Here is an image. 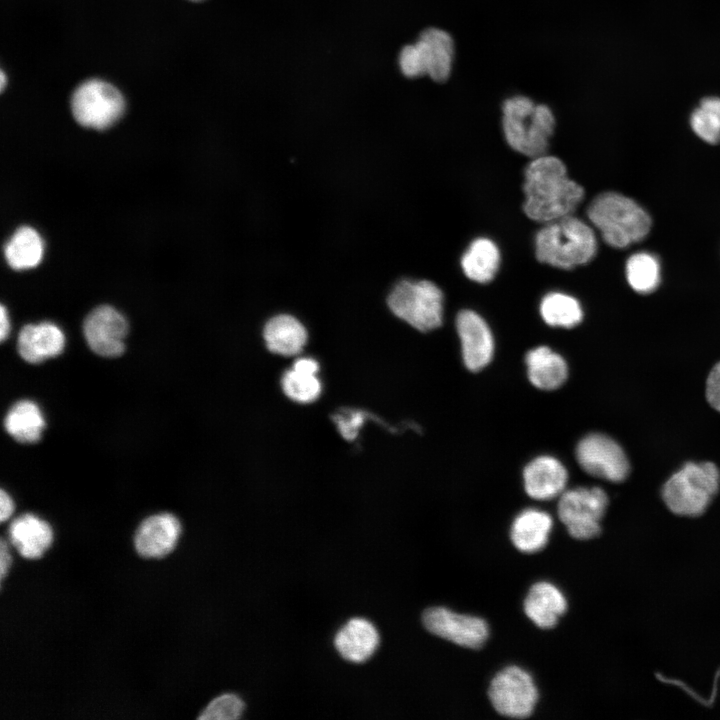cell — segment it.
I'll return each mask as SVG.
<instances>
[{
  "label": "cell",
  "mask_w": 720,
  "mask_h": 720,
  "mask_svg": "<svg viewBox=\"0 0 720 720\" xmlns=\"http://www.w3.org/2000/svg\"><path fill=\"white\" fill-rule=\"evenodd\" d=\"M587 215L603 240L614 248L641 241L652 224L650 216L639 204L616 192L596 196L588 206Z\"/></svg>",
  "instance_id": "cell-3"
},
{
  "label": "cell",
  "mask_w": 720,
  "mask_h": 720,
  "mask_svg": "<svg viewBox=\"0 0 720 720\" xmlns=\"http://www.w3.org/2000/svg\"><path fill=\"white\" fill-rule=\"evenodd\" d=\"M693 131L705 142H720V119L703 107L696 108L690 117Z\"/></svg>",
  "instance_id": "cell-31"
},
{
  "label": "cell",
  "mask_w": 720,
  "mask_h": 720,
  "mask_svg": "<svg viewBox=\"0 0 720 720\" xmlns=\"http://www.w3.org/2000/svg\"><path fill=\"white\" fill-rule=\"evenodd\" d=\"M540 314L553 327L572 328L583 319V310L578 300L561 292H551L542 298Z\"/></svg>",
  "instance_id": "cell-27"
},
{
  "label": "cell",
  "mask_w": 720,
  "mask_h": 720,
  "mask_svg": "<svg viewBox=\"0 0 720 720\" xmlns=\"http://www.w3.org/2000/svg\"><path fill=\"white\" fill-rule=\"evenodd\" d=\"M503 131L509 146L532 158L545 155L555 128L551 109L535 104L526 96H514L504 101Z\"/></svg>",
  "instance_id": "cell-4"
},
{
  "label": "cell",
  "mask_w": 720,
  "mask_h": 720,
  "mask_svg": "<svg viewBox=\"0 0 720 720\" xmlns=\"http://www.w3.org/2000/svg\"><path fill=\"white\" fill-rule=\"evenodd\" d=\"M500 264V252L488 238H477L470 243L461 258L464 274L477 283H488L496 275Z\"/></svg>",
  "instance_id": "cell-24"
},
{
  "label": "cell",
  "mask_w": 720,
  "mask_h": 720,
  "mask_svg": "<svg viewBox=\"0 0 720 720\" xmlns=\"http://www.w3.org/2000/svg\"><path fill=\"white\" fill-rule=\"evenodd\" d=\"M701 107L710 111L720 119V98L718 97H707L701 101Z\"/></svg>",
  "instance_id": "cell-38"
},
{
  "label": "cell",
  "mask_w": 720,
  "mask_h": 720,
  "mask_svg": "<svg viewBox=\"0 0 720 720\" xmlns=\"http://www.w3.org/2000/svg\"><path fill=\"white\" fill-rule=\"evenodd\" d=\"M127 332V320L109 305L93 309L83 323V333L89 347L103 357H118L124 352Z\"/></svg>",
  "instance_id": "cell-12"
},
{
  "label": "cell",
  "mask_w": 720,
  "mask_h": 720,
  "mask_svg": "<svg viewBox=\"0 0 720 720\" xmlns=\"http://www.w3.org/2000/svg\"><path fill=\"white\" fill-rule=\"evenodd\" d=\"M9 536L21 556L34 559L50 546L53 535L47 522L33 514H24L10 524Z\"/></svg>",
  "instance_id": "cell-23"
},
{
  "label": "cell",
  "mask_w": 720,
  "mask_h": 720,
  "mask_svg": "<svg viewBox=\"0 0 720 720\" xmlns=\"http://www.w3.org/2000/svg\"><path fill=\"white\" fill-rule=\"evenodd\" d=\"M292 368L301 373L316 375L319 370V365L316 360L304 357L297 359Z\"/></svg>",
  "instance_id": "cell-35"
},
{
  "label": "cell",
  "mask_w": 720,
  "mask_h": 720,
  "mask_svg": "<svg viewBox=\"0 0 720 720\" xmlns=\"http://www.w3.org/2000/svg\"><path fill=\"white\" fill-rule=\"evenodd\" d=\"M489 699L494 709L510 718H527L536 706L538 690L532 676L518 666H508L492 679Z\"/></svg>",
  "instance_id": "cell-9"
},
{
  "label": "cell",
  "mask_w": 720,
  "mask_h": 720,
  "mask_svg": "<svg viewBox=\"0 0 720 720\" xmlns=\"http://www.w3.org/2000/svg\"><path fill=\"white\" fill-rule=\"evenodd\" d=\"M5 85H6L5 72L3 70H1V85H0L1 91H3L5 89Z\"/></svg>",
  "instance_id": "cell-40"
},
{
  "label": "cell",
  "mask_w": 720,
  "mask_h": 720,
  "mask_svg": "<svg viewBox=\"0 0 720 720\" xmlns=\"http://www.w3.org/2000/svg\"><path fill=\"white\" fill-rule=\"evenodd\" d=\"M706 398L712 408L720 412V361L713 366L707 377Z\"/></svg>",
  "instance_id": "cell-33"
},
{
  "label": "cell",
  "mask_w": 720,
  "mask_h": 720,
  "mask_svg": "<svg viewBox=\"0 0 720 720\" xmlns=\"http://www.w3.org/2000/svg\"><path fill=\"white\" fill-rule=\"evenodd\" d=\"M720 471L712 462H688L662 488L668 509L679 516L701 515L717 494Z\"/></svg>",
  "instance_id": "cell-6"
},
{
  "label": "cell",
  "mask_w": 720,
  "mask_h": 720,
  "mask_svg": "<svg viewBox=\"0 0 720 720\" xmlns=\"http://www.w3.org/2000/svg\"><path fill=\"white\" fill-rule=\"evenodd\" d=\"M553 519L546 511L528 508L521 511L511 525L513 545L523 553L542 550L549 539Z\"/></svg>",
  "instance_id": "cell-21"
},
{
  "label": "cell",
  "mask_w": 720,
  "mask_h": 720,
  "mask_svg": "<svg viewBox=\"0 0 720 720\" xmlns=\"http://www.w3.org/2000/svg\"><path fill=\"white\" fill-rule=\"evenodd\" d=\"M244 702L237 695L223 694L213 699L198 717L201 720H235L241 717Z\"/></svg>",
  "instance_id": "cell-30"
},
{
  "label": "cell",
  "mask_w": 720,
  "mask_h": 720,
  "mask_svg": "<svg viewBox=\"0 0 720 720\" xmlns=\"http://www.w3.org/2000/svg\"><path fill=\"white\" fill-rule=\"evenodd\" d=\"M363 414L361 412L351 413L347 417L344 415L337 416L335 421L342 435L347 439H353L358 429L363 423Z\"/></svg>",
  "instance_id": "cell-34"
},
{
  "label": "cell",
  "mask_w": 720,
  "mask_h": 720,
  "mask_svg": "<svg viewBox=\"0 0 720 720\" xmlns=\"http://www.w3.org/2000/svg\"><path fill=\"white\" fill-rule=\"evenodd\" d=\"M423 624L430 633L471 649L482 647L489 635L484 619L459 614L445 607L428 608L423 614Z\"/></svg>",
  "instance_id": "cell-11"
},
{
  "label": "cell",
  "mask_w": 720,
  "mask_h": 720,
  "mask_svg": "<svg viewBox=\"0 0 720 720\" xmlns=\"http://www.w3.org/2000/svg\"><path fill=\"white\" fill-rule=\"evenodd\" d=\"M70 108L75 121L86 128L105 130L123 116L126 101L112 83L92 78L80 83L73 91Z\"/></svg>",
  "instance_id": "cell-7"
},
{
  "label": "cell",
  "mask_w": 720,
  "mask_h": 720,
  "mask_svg": "<svg viewBox=\"0 0 720 720\" xmlns=\"http://www.w3.org/2000/svg\"><path fill=\"white\" fill-rule=\"evenodd\" d=\"M65 345L62 330L51 322L28 324L18 336V351L27 362L36 364L59 355Z\"/></svg>",
  "instance_id": "cell-17"
},
{
  "label": "cell",
  "mask_w": 720,
  "mask_h": 720,
  "mask_svg": "<svg viewBox=\"0 0 720 720\" xmlns=\"http://www.w3.org/2000/svg\"><path fill=\"white\" fill-rule=\"evenodd\" d=\"M576 459L589 475L611 482L625 480L630 471L629 461L622 447L611 437L591 433L576 447Z\"/></svg>",
  "instance_id": "cell-10"
},
{
  "label": "cell",
  "mask_w": 720,
  "mask_h": 720,
  "mask_svg": "<svg viewBox=\"0 0 720 720\" xmlns=\"http://www.w3.org/2000/svg\"><path fill=\"white\" fill-rule=\"evenodd\" d=\"M399 66L402 74L408 78L424 75L420 56L415 44L402 48L399 55Z\"/></svg>",
  "instance_id": "cell-32"
},
{
  "label": "cell",
  "mask_w": 720,
  "mask_h": 720,
  "mask_svg": "<svg viewBox=\"0 0 720 720\" xmlns=\"http://www.w3.org/2000/svg\"><path fill=\"white\" fill-rule=\"evenodd\" d=\"M43 249V241L37 231L23 226L8 240L4 247V256L14 270H26L40 263Z\"/></svg>",
  "instance_id": "cell-26"
},
{
  "label": "cell",
  "mask_w": 720,
  "mask_h": 720,
  "mask_svg": "<svg viewBox=\"0 0 720 720\" xmlns=\"http://www.w3.org/2000/svg\"><path fill=\"white\" fill-rule=\"evenodd\" d=\"M10 331V321L8 317V313L3 305H1L0 309V339L4 341L7 336L9 335Z\"/></svg>",
  "instance_id": "cell-39"
},
{
  "label": "cell",
  "mask_w": 720,
  "mask_h": 720,
  "mask_svg": "<svg viewBox=\"0 0 720 720\" xmlns=\"http://www.w3.org/2000/svg\"><path fill=\"white\" fill-rule=\"evenodd\" d=\"M626 277L633 290L641 294L653 292L660 283V263L648 252H638L626 262Z\"/></svg>",
  "instance_id": "cell-28"
},
{
  "label": "cell",
  "mask_w": 720,
  "mask_h": 720,
  "mask_svg": "<svg viewBox=\"0 0 720 720\" xmlns=\"http://www.w3.org/2000/svg\"><path fill=\"white\" fill-rule=\"evenodd\" d=\"M189 1L200 2V1H203V0H189Z\"/></svg>",
  "instance_id": "cell-41"
},
{
  "label": "cell",
  "mask_w": 720,
  "mask_h": 720,
  "mask_svg": "<svg viewBox=\"0 0 720 720\" xmlns=\"http://www.w3.org/2000/svg\"><path fill=\"white\" fill-rule=\"evenodd\" d=\"M267 348L276 354L292 356L298 354L308 339L304 324L290 313H278L270 317L263 328Z\"/></svg>",
  "instance_id": "cell-20"
},
{
  "label": "cell",
  "mask_w": 720,
  "mask_h": 720,
  "mask_svg": "<svg viewBox=\"0 0 720 720\" xmlns=\"http://www.w3.org/2000/svg\"><path fill=\"white\" fill-rule=\"evenodd\" d=\"M558 517L569 534L578 540H589L601 532V520L608 506V496L600 487H576L559 496Z\"/></svg>",
  "instance_id": "cell-8"
},
{
  "label": "cell",
  "mask_w": 720,
  "mask_h": 720,
  "mask_svg": "<svg viewBox=\"0 0 720 720\" xmlns=\"http://www.w3.org/2000/svg\"><path fill=\"white\" fill-rule=\"evenodd\" d=\"M385 302L395 317L421 332L442 324L443 294L432 281L401 277L389 289Z\"/></svg>",
  "instance_id": "cell-5"
},
{
  "label": "cell",
  "mask_w": 720,
  "mask_h": 720,
  "mask_svg": "<svg viewBox=\"0 0 720 720\" xmlns=\"http://www.w3.org/2000/svg\"><path fill=\"white\" fill-rule=\"evenodd\" d=\"M14 505L10 496L2 489L0 492V520L5 521L13 512Z\"/></svg>",
  "instance_id": "cell-36"
},
{
  "label": "cell",
  "mask_w": 720,
  "mask_h": 720,
  "mask_svg": "<svg viewBox=\"0 0 720 720\" xmlns=\"http://www.w3.org/2000/svg\"><path fill=\"white\" fill-rule=\"evenodd\" d=\"M282 388L290 399L310 403L319 397L321 383L316 375L301 373L292 368L283 375Z\"/></svg>",
  "instance_id": "cell-29"
},
{
  "label": "cell",
  "mask_w": 720,
  "mask_h": 720,
  "mask_svg": "<svg viewBox=\"0 0 720 720\" xmlns=\"http://www.w3.org/2000/svg\"><path fill=\"white\" fill-rule=\"evenodd\" d=\"M523 481L528 496L535 500H550L566 490L568 472L557 458L542 455L526 465Z\"/></svg>",
  "instance_id": "cell-14"
},
{
  "label": "cell",
  "mask_w": 720,
  "mask_h": 720,
  "mask_svg": "<svg viewBox=\"0 0 720 720\" xmlns=\"http://www.w3.org/2000/svg\"><path fill=\"white\" fill-rule=\"evenodd\" d=\"M4 426L15 440L22 443H34L41 438L45 420L36 403L30 400H21L9 409Z\"/></svg>",
  "instance_id": "cell-25"
},
{
  "label": "cell",
  "mask_w": 720,
  "mask_h": 720,
  "mask_svg": "<svg viewBox=\"0 0 720 720\" xmlns=\"http://www.w3.org/2000/svg\"><path fill=\"white\" fill-rule=\"evenodd\" d=\"M10 564V555L5 541L2 539L0 542V578L5 577L6 571Z\"/></svg>",
  "instance_id": "cell-37"
},
{
  "label": "cell",
  "mask_w": 720,
  "mask_h": 720,
  "mask_svg": "<svg viewBox=\"0 0 720 720\" xmlns=\"http://www.w3.org/2000/svg\"><path fill=\"white\" fill-rule=\"evenodd\" d=\"M180 531V523L174 515L162 513L150 516L136 531L135 548L143 557H162L175 547Z\"/></svg>",
  "instance_id": "cell-15"
},
{
  "label": "cell",
  "mask_w": 720,
  "mask_h": 720,
  "mask_svg": "<svg viewBox=\"0 0 720 720\" xmlns=\"http://www.w3.org/2000/svg\"><path fill=\"white\" fill-rule=\"evenodd\" d=\"M415 45L424 75L438 83L448 80L454 57L452 37L444 30L428 28L420 34Z\"/></svg>",
  "instance_id": "cell-16"
},
{
  "label": "cell",
  "mask_w": 720,
  "mask_h": 720,
  "mask_svg": "<svg viewBox=\"0 0 720 720\" xmlns=\"http://www.w3.org/2000/svg\"><path fill=\"white\" fill-rule=\"evenodd\" d=\"M379 640L376 627L369 620L356 617L337 632L334 644L344 659L361 663L374 654Z\"/></svg>",
  "instance_id": "cell-19"
},
{
  "label": "cell",
  "mask_w": 720,
  "mask_h": 720,
  "mask_svg": "<svg viewBox=\"0 0 720 720\" xmlns=\"http://www.w3.org/2000/svg\"><path fill=\"white\" fill-rule=\"evenodd\" d=\"M456 328L461 342L465 366L480 371L492 360L494 340L485 320L472 310H462L456 317Z\"/></svg>",
  "instance_id": "cell-13"
},
{
  "label": "cell",
  "mask_w": 720,
  "mask_h": 720,
  "mask_svg": "<svg viewBox=\"0 0 720 720\" xmlns=\"http://www.w3.org/2000/svg\"><path fill=\"white\" fill-rule=\"evenodd\" d=\"M535 252L542 263L572 269L592 260L597 252V239L587 223L568 215L545 223L536 234Z\"/></svg>",
  "instance_id": "cell-2"
},
{
  "label": "cell",
  "mask_w": 720,
  "mask_h": 720,
  "mask_svg": "<svg viewBox=\"0 0 720 720\" xmlns=\"http://www.w3.org/2000/svg\"><path fill=\"white\" fill-rule=\"evenodd\" d=\"M567 600L561 590L549 582L531 586L524 600L526 616L539 628H553L567 610Z\"/></svg>",
  "instance_id": "cell-18"
},
{
  "label": "cell",
  "mask_w": 720,
  "mask_h": 720,
  "mask_svg": "<svg viewBox=\"0 0 720 720\" xmlns=\"http://www.w3.org/2000/svg\"><path fill=\"white\" fill-rule=\"evenodd\" d=\"M525 361L530 382L541 390H555L567 379L565 359L547 346L530 350Z\"/></svg>",
  "instance_id": "cell-22"
},
{
  "label": "cell",
  "mask_w": 720,
  "mask_h": 720,
  "mask_svg": "<svg viewBox=\"0 0 720 720\" xmlns=\"http://www.w3.org/2000/svg\"><path fill=\"white\" fill-rule=\"evenodd\" d=\"M523 192L525 214L544 224L572 215L584 196V189L569 178L562 160L551 155L533 158L527 165Z\"/></svg>",
  "instance_id": "cell-1"
}]
</instances>
